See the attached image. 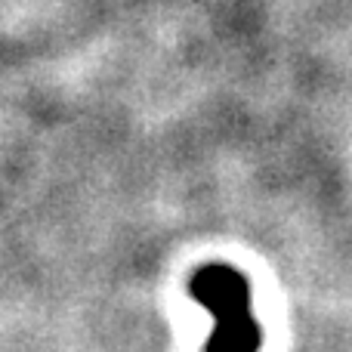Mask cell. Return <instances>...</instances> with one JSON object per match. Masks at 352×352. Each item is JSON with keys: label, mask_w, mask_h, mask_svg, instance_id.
Wrapping results in <instances>:
<instances>
[{"label": "cell", "mask_w": 352, "mask_h": 352, "mask_svg": "<svg viewBox=\"0 0 352 352\" xmlns=\"http://www.w3.org/2000/svg\"><path fill=\"white\" fill-rule=\"evenodd\" d=\"M192 297L210 312L207 352H256L260 328L250 312V287L232 266H204L192 278Z\"/></svg>", "instance_id": "6da1fadb"}]
</instances>
